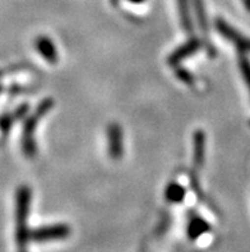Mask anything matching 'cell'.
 <instances>
[{"label":"cell","instance_id":"obj_19","mask_svg":"<svg viewBox=\"0 0 250 252\" xmlns=\"http://www.w3.org/2000/svg\"><path fill=\"white\" fill-rule=\"evenodd\" d=\"M1 90H3V87H1V85H0V93H1Z\"/></svg>","mask_w":250,"mask_h":252},{"label":"cell","instance_id":"obj_14","mask_svg":"<svg viewBox=\"0 0 250 252\" xmlns=\"http://www.w3.org/2000/svg\"><path fill=\"white\" fill-rule=\"evenodd\" d=\"M14 121H17L14 114H5L3 117H0V131L3 133H8Z\"/></svg>","mask_w":250,"mask_h":252},{"label":"cell","instance_id":"obj_13","mask_svg":"<svg viewBox=\"0 0 250 252\" xmlns=\"http://www.w3.org/2000/svg\"><path fill=\"white\" fill-rule=\"evenodd\" d=\"M239 68H240L243 78L247 83V87L250 91V61L249 58L243 53H240V57H239Z\"/></svg>","mask_w":250,"mask_h":252},{"label":"cell","instance_id":"obj_15","mask_svg":"<svg viewBox=\"0 0 250 252\" xmlns=\"http://www.w3.org/2000/svg\"><path fill=\"white\" fill-rule=\"evenodd\" d=\"M176 77L181 82H184L185 85H193L194 83V78L193 76L188 72L187 69H184V68H177L176 69Z\"/></svg>","mask_w":250,"mask_h":252},{"label":"cell","instance_id":"obj_1","mask_svg":"<svg viewBox=\"0 0 250 252\" xmlns=\"http://www.w3.org/2000/svg\"><path fill=\"white\" fill-rule=\"evenodd\" d=\"M31 189L28 186H21L16 195V242L19 249H26L29 238L28 213L31 204Z\"/></svg>","mask_w":250,"mask_h":252},{"label":"cell","instance_id":"obj_6","mask_svg":"<svg viewBox=\"0 0 250 252\" xmlns=\"http://www.w3.org/2000/svg\"><path fill=\"white\" fill-rule=\"evenodd\" d=\"M200 48H202V42H200V40H198L196 37L190 38L187 42H184L181 46H179L176 50H174L171 53L170 57L167 58L168 64L172 65V67H175V65H177L179 63H181L184 59L190 58L192 55L198 53Z\"/></svg>","mask_w":250,"mask_h":252},{"label":"cell","instance_id":"obj_4","mask_svg":"<svg viewBox=\"0 0 250 252\" xmlns=\"http://www.w3.org/2000/svg\"><path fill=\"white\" fill-rule=\"evenodd\" d=\"M70 236V228L68 224H53L33 229L29 233V238L35 242H54L67 240Z\"/></svg>","mask_w":250,"mask_h":252},{"label":"cell","instance_id":"obj_18","mask_svg":"<svg viewBox=\"0 0 250 252\" xmlns=\"http://www.w3.org/2000/svg\"><path fill=\"white\" fill-rule=\"evenodd\" d=\"M19 252H27V251H26V249H19Z\"/></svg>","mask_w":250,"mask_h":252},{"label":"cell","instance_id":"obj_12","mask_svg":"<svg viewBox=\"0 0 250 252\" xmlns=\"http://www.w3.org/2000/svg\"><path fill=\"white\" fill-rule=\"evenodd\" d=\"M177 8H179V16H180L181 26L187 32H193V23L190 18L189 0H177Z\"/></svg>","mask_w":250,"mask_h":252},{"label":"cell","instance_id":"obj_8","mask_svg":"<svg viewBox=\"0 0 250 252\" xmlns=\"http://www.w3.org/2000/svg\"><path fill=\"white\" fill-rule=\"evenodd\" d=\"M206 159V134L202 129L194 132L193 136V164L195 169H200Z\"/></svg>","mask_w":250,"mask_h":252},{"label":"cell","instance_id":"obj_5","mask_svg":"<svg viewBox=\"0 0 250 252\" xmlns=\"http://www.w3.org/2000/svg\"><path fill=\"white\" fill-rule=\"evenodd\" d=\"M108 150L112 160H120L124 155L123 129L117 123H111L108 127Z\"/></svg>","mask_w":250,"mask_h":252},{"label":"cell","instance_id":"obj_20","mask_svg":"<svg viewBox=\"0 0 250 252\" xmlns=\"http://www.w3.org/2000/svg\"><path fill=\"white\" fill-rule=\"evenodd\" d=\"M3 76V72H1V70H0V77Z\"/></svg>","mask_w":250,"mask_h":252},{"label":"cell","instance_id":"obj_2","mask_svg":"<svg viewBox=\"0 0 250 252\" xmlns=\"http://www.w3.org/2000/svg\"><path fill=\"white\" fill-rule=\"evenodd\" d=\"M54 106V101L51 99L42 100L36 108L35 113H32L28 118L26 119L23 123V132H22V151L28 159L35 158L37 153V146H36L35 132L37 129L38 122L44 118Z\"/></svg>","mask_w":250,"mask_h":252},{"label":"cell","instance_id":"obj_7","mask_svg":"<svg viewBox=\"0 0 250 252\" xmlns=\"http://www.w3.org/2000/svg\"><path fill=\"white\" fill-rule=\"evenodd\" d=\"M194 9H195V17H196V23L199 26L200 31L206 37L207 41V51L211 57H215V48L212 46V44L209 42L208 37V18H207V13L204 9V4H203V0H194Z\"/></svg>","mask_w":250,"mask_h":252},{"label":"cell","instance_id":"obj_9","mask_svg":"<svg viewBox=\"0 0 250 252\" xmlns=\"http://www.w3.org/2000/svg\"><path fill=\"white\" fill-rule=\"evenodd\" d=\"M36 49L45 61L50 64H55L57 62V49L50 37L48 36H38L36 38Z\"/></svg>","mask_w":250,"mask_h":252},{"label":"cell","instance_id":"obj_10","mask_svg":"<svg viewBox=\"0 0 250 252\" xmlns=\"http://www.w3.org/2000/svg\"><path fill=\"white\" fill-rule=\"evenodd\" d=\"M211 230V225L206 219H203L199 215H193L190 217L187 225V234L192 241L199 240L203 234L208 233Z\"/></svg>","mask_w":250,"mask_h":252},{"label":"cell","instance_id":"obj_11","mask_svg":"<svg viewBox=\"0 0 250 252\" xmlns=\"http://www.w3.org/2000/svg\"><path fill=\"white\" fill-rule=\"evenodd\" d=\"M185 189L180 183L177 182H171L168 183V186L165 189V197L168 202L171 204H180L181 201H184L185 198Z\"/></svg>","mask_w":250,"mask_h":252},{"label":"cell","instance_id":"obj_16","mask_svg":"<svg viewBox=\"0 0 250 252\" xmlns=\"http://www.w3.org/2000/svg\"><path fill=\"white\" fill-rule=\"evenodd\" d=\"M243 1V5H244L245 9L250 13V0H241Z\"/></svg>","mask_w":250,"mask_h":252},{"label":"cell","instance_id":"obj_3","mask_svg":"<svg viewBox=\"0 0 250 252\" xmlns=\"http://www.w3.org/2000/svg\"><path fill=\"white\" fill-rule=\"evenodd\" d=\"M215 27L220 35L225 38V40L234 44L240 53H243V54L250 53V37L243 35L240 31H238L230 23L226 22L225 19L216 18Z\"/></svg>","mask_w":250,"mask_h":252},{"label":"cell","instance_id":"obj_17","mask_svg":"<svg viewBox=\"0 0 250 252\" xmlns=\"http://www.w3.org/2000/svg\"><path fill=\"white\" fill-rule=\"evenodd\" d=\"M130 3H133V4H142L144 0H129Z\"/></svg>","mask_w":250,"mask_h":252}]
</instances>
